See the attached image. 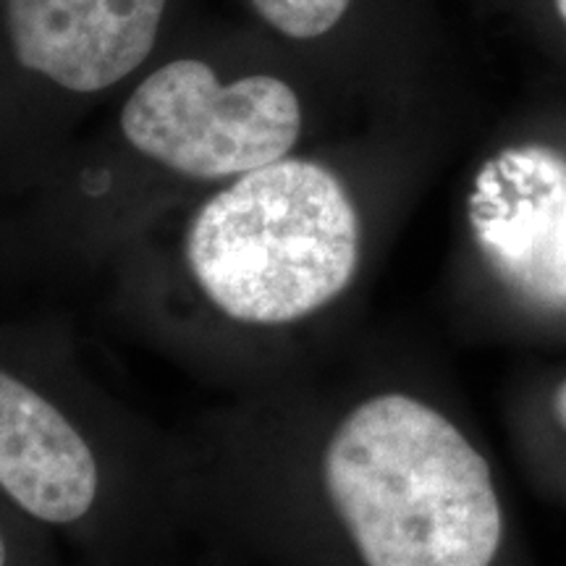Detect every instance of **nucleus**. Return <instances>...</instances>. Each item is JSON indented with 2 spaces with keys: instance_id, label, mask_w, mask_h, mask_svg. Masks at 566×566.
Masks as SVG:
<instances>
[{
  "instance_id": "1",
  "label": "nucleus",
  "mask_w": 566,
  "mask_h": 566,
  "mask_svg": "<svg viewBox=\"0 0 566 566\" xmlns=\"http://www.w3.org/2000/svg\"><path fill=\"white\" fill-rule=\"evenodd\" d=\"M323 480L357 566H499L506 520L491 464L441 409L378 394L325 446Z\"/></svg>"
},
{
  "instance_id": "2",
  "label": "nucleus",
  "mask_w": 566,
  "mask_h": 566,
  "mask_svg": "<svg viewBox=\"0 0 566 566\" xmlns=\"http://www.w3.org/2000/svg\"><path fill=\"white\" fill-rule=\"evenodd\" d=\"M187 263L197 286L233 321H302L357 273V210L334 171L275 160L202 205L187 233Z\"/></svg>"
},
{
  "instance_id": "3",
  "label": "nucleus",
  "mask_w": 566,
  "mask_h": 566,
  "mask_svg": "<svg viewBox=\"0 0 566 566\" xmlns=\"http://www.w3.org/2000/svg\"><path fill=\"white\" fill-rule=\"evenodd\" d=\"M134 150L192 179L242 176L286 158L302 134L296 92L275 76L218 82L208 63L153 71L122 111Z\"/></svg>"
},
{
  "instance_id": "4",
  "label": "nucleus",
  "mask_w": 566,
  "mask_h": 566,
  "mask_svg": "<svg viewBox=\"0 0 566 566\" xmlns=\"http://www.w3.org/2000/svg\"><path fill=\"white\" fill-rule=\"evenodd\" d=\"M478 239L522 300L566 313V160L516 147L488 163L472 197Z\"/></svg>"
},
{
  "instance_id": "5",
  "label": "nucleus",
  "mask_w": 566,
  "mask_h": 566,
  "mask_svg": "<svg viewBox=\"0 0 566 566\" xmlns=\"http://www.w3.org/2000/svg\"><path fill=\"white\" fill-rule=\"evenodd\" d=\"M166 0H9L6 24L24 69L71 92H101L147 59Z\"/></svg>"
},
{
  "instance_id": "6",
  "label": "nucleus",
  "mask_w": 566,
  "mask_h": 566,
  "mask_svg": "<svg viewBox=\"0 0 566 566\" xmlns=\"http://www.w3.org/2000/svg\"><path fill=\"white\" fill-rule=\"evenodd\" d=\"M97 462L45 396L0 367V488L45 525H76L97 499Z\"/></svg>"
},
{
  "instance_id": "7",
  "label": "nucleus",
  "mask_w": 566,
  "mask_h": 566,
  "mask_svg": "<svg viewBox=\"0 0 566 566\" xmlns=\"http://www.w3.org/2000/svg\"><path fill=\"white\" fill-rule=\"evenodd\" d=\"M260 19L294 40H313L342 21L352 0H250Z\"/></svg>"
},
{
  "instance_id": "8",
  "label": "nucleus",
  "mask_w": 566,
  "mask_h": 566,
  "mask_svg": "<svg viewBox=\"0 0 566 566\" xmlns=\"http://www.w3.org/2000/svg\"><path fill=\"white\" fill-rule=\"evenodd\" d=\"M554 409H556L558 420H562V424L566 428V378L556 386V391H554Z\"/></svg>"
},
{
  "instance_id": "9",
  "label": "nucleus",
  "mask_w": 566,
  "mask_h": 566,
  "mask_svg": "<svg viewBox=\"0 0 566 566\" xmlns=\"http://www.w3.org/2000/svg\"><path fill=\"white\" fill-rule=\"evenodd\" d=\"M0 566H13V554L9 541H6L3 530H0Z\"/></svg>"
},
{
  "instance_id": "10",
  "label": "nucleus",
  "mask_w": 566,
  "mask_h": 566,
  "mask_svg": "<svg viewBox=\"0 0 566 566\" xmlns=\"http://www.w3.org/2000/svg\"><path fill=\"white\" fill-rule=\"evenodd\" d=\"M556 6H558V13H562V19L566 24V0H556Z\"/></svg>"
}]
</instances>
